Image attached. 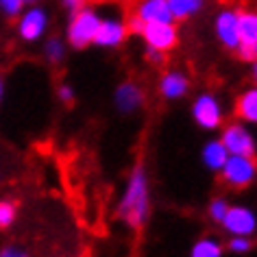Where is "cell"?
Wrapping results in <instances>:
<instances>
[{
  "label": "cell",
  "mask_w": 257,
  "mask_h": 257,
  "mask_svg": "<svg viewBox=\"0 0 257 257\" xmlns=\"http://www.w3.org/2000/svg\"><path fill=\"white\" fill-rule=\"evenodd\" d=\"M151 214H153L151 177L144 162H136L124 181V190H122L118 207H115V218L124 224V229L140 233L149 224Z\"/></svg>",
  "instance_id": "cell-1"
},
{
  "label": "cell",
  "mask_w": 257,
  "mask_h": 257,
  "mask_svg": "<svg viewBox=\"0 0 257 257\" xmlns=\"http://www.w3.org/2000/svg\"><path fill=\"white\" fill-rule=\"evenodd\" d=\"M190 115L194 124L203 131H220L222 124L227 122V109H224L222 98L216 92H198L192 98Z\"/></svg>",
  "instance_id": "cell-2"
},
{
  "label": "cell",
  "mask_w": 257,
  "mask_h": 257,
  "mask_svg": "<svg viewBox=\"0 0 257 257\" xmlns=\"http://www.w3.org/2000/svg\"><path fill=\"white\" fill-rule=\"evenodd\" d=\"M100 18L102 16L94 7H89V5L85 9H81L79 14L68 16L66 33H63V40H66L68 48L85 50L89 46H94V37H96V31H98Z\"/></svg>",
  "instance_id": "cell-3"
},
{
  "label": "cell",
  "mask_w": 257,
  "mask_h": 257,
  "mask_svg": "<svg viewBox=\"0 0 257 257\" xmlns=\"http://www.w3.org/2000/svg\"><path fill=\"white\" fill-rule=\"evenodd\" d=\"M14 22H16L18 40L22 44H29V46L40 44L48 35V29H50V16L40 3L27 5Z\"/></svg>",
  "instance_id": "cell-4"
},
{
  "label": "cell",
  "mask_w": 257,
  "mask_h": 257,
  "mask_svg": "<svg viewBox=\"0 0 257 257\" xmlns=\"http://www.w3.org/2000/svg\"><path fill=\"white\" fill-rule=\"evenodd\" d=\"M218 140L222 142L229 155H242V157L257 155V138H255L253 128L240 120L224 122Z\"/></svg>",
  "instance_id": "cell-5"
},
{
  "label": "cell",
  "mask_w": 257,
  "mask_h": 257,
  "mask_svg": "<svg viewBox=\"0 0 257 257\" xmlns=\"http://www.w3.org/2000/svg\"><path fill=\"white\" fill-rule=\"evenodd\" d=\"M220 181L231 190H246L257 181V157L229 155L220 168Z\"/></svg>",
  "instance_id": "cell-6"
},
{
  "label": "cell",
  "mask_w": 257,
  "mask_h": 257,
  "mask_svg": "<svg viewBox=\"0 0 257 257\" xmlns=\"http://www.w3.org/2000/svg\"><path fill=\"white\" fill-rule=\"evenodd\" d=\"M214 37L227 53H235L240 46V7L233 5H224L216 11L214 16Z\"/></svg>",
  "instance_id": "cell-7"
},
{
  "label": "cell",
  "mask_w": 257,
  "mask_h": 257,
  "mask_svg": "<svg viewBox=\"0 0 257 257\" xmlns=\"http://www.w3.org/2000/svg\"><path fill=\"white\" fill-rule=\"evenodd\" d=\"M138 37L144 42V48L159 50L168 55L179 46V27L177 22H153L140 29Z\"/></svg>",
  "instance_id": "cell-8"
},
{
  "label": "cell",
  "mask_w": 257,
  "mask_h": 257,
  "mask_svg": "<svg viewBox=\"0 0 257 257\" xmlns=\"http://www.w3.org/2000/svg\"><path fill=\"white\" fill-rule=\"evenodd\" d=\"M222 231L229 237H255L257 233V214L253 211V207L242 203H231L227 214H224L222 222H220Z\"/></svg>",
  "instance_id": "cell-9"
},
{
  "label": "cell",
  "mask_w": 257,
  "mask_h": 257,
  "mask_svg": "<svg viewBox=\"0 0 257 257\" xmlns=\"http://www.w3.org/2000/svg\"><path fill=\"white\" fill-rule=\"evenodd\" d=\"M146 102V92L144 87L136 81H122L113 89V107L115 111L122 115H133L142 111Z\"/></svg>",
  "instance_id": "cell-10"
},
{
  "label": "cell",
  "mask_w": 257,
  "mask_h": 257,
  "mask_svg": "<svg viewBox=\"0 0 257 257\" xmlns=\"http://www.w3.org/2000/svg\"><path fill=\"white\" fill-rule=\"evenodd\" d=\"M190 87H192V79L188 76V72H183V70H179V68H168L159 74L157 92L168 102L183 100L185 96L190 94Z\"/></svg>",
  "instance_id": "cell-11"
},
{
  "label": "cell",
  "mask_w": 257,
  "mask_h": 257,
  "mask_svg": "<svg viewBox=\"0 0 257 257\" xmlns=\"http://www.w3.org/2000/svg\"><path fill=\"white\" fill-rule=\"evenodd\" d=\"M128 37V29H126V20L122 18H100L98 31L94 37V46H98L102 50H113L120 48Z\"/></svg>",
  "instance_id": "cell-12"
},
{
  "label": "cell",
  "mask_w": 257,
  "mask_h": 257,
  "mask_svg": "<svg viewBox=\"0 0 257 257\" xmlns=\"http://www.w3.org/2000/svg\"><path fill=\"white\" fill-rule=\"evenodd\" d=\"M133 18H138L142 24L153 22H175L168 7V0H138L131 11Z\"/></svg>",
  "instance_id": "cell-13"
},
{
  "label": "cell",
  "mask_w": 257,
  "mask_h": 257,
  "mask_svg": "<svg viewBox=\"0 0 257 257\" xmlns=\"http://www.w3.org/2000/svg\"><path fill=\"white\" fill-rule=\"evenodd\" d=\"M233 115L244 124L257 126V85L250 83L248 87L237 92L233 100Z\"/></svg>",
  "instance_id": "cell-14"
},
{
  "label": "cell",
  "mask_w": 257,
  "mask_h": 257,
  "mask_svg": "<svg viewBox=\"0 0 257 257\" xmlns=\"http://www.w3.org/2000/svg\"><path fill=\"white\" fill-rule=\"evenodd\" d=\"M227 157H229V153H227V149H224L222 142L218 138L207 140V142L203 144V149H201V162H203V166L209 172H216V175L220 172L224 162H227Z\"/></svg>",
  "instance_id": "cell-15"
},
{
  "label": "cell",
  "mask_w": 257,
  "mask_h": 257,
  "mask_svg": "<svg viewBox=\"0 0 257 257\" xmlns=\"http://www.w3.org/2000/svg\"><path fill=\"white\" fill-rule=\"evenodd\" d=\"M42 57L48 66H61L68 57V44L59 35H46L42 40Z\"/></svg>",
  "instance_id": "cell-16"
},
{
  "label": "cell",
  "mask_w": 257,
  "mask_h": 257,
  "mask_svg": "<svg viewBox=\"0 0 257 257\" xmlns=\"http://www.w3.org/2000/svg\"><path fill=\"white\" fill-rule=\"evenodd\" d=\"M205 5H207V0H168L172 20L177 24L194 20L196 16H201L205 11Z\"/></svg>",
  "instance_id": "cell-17"
},
{
  "label": "cell",
  "mask_w": 257,
  "mask_h": 257,
  "mask_svg": "<svg viewBox=\"0 0 257 257\" xmlns=\"http://www.w3.org/2000/svg\"><path fill=\"white\" fill-rule=\"evenodd\" d=\"M240 46L257 48V9H240Z\"/></svg>",
  "instance_id": "cell-18"
},
{
  "label": "cell",
  "mask_w": 257,
  "mask_h": 257,
  "mask_svg": "<svg viewBox=\"0 0 257 257\" xmlns=\"http://www.w3.org/2000/svg\"><path fill=\"white\" fill-rule=\"evenodd\" d=\"M190 257H224V244L214 235H201L190 246Z\"/></svg>",
  "instance_id": "cell-19"
},
{
  "label": "cell",
  "mask_w": 257,
  "mask_h": 257,
  "mask_svg": "<svg viewBox=\"0 0 257 257\" xmlns=\"http://www.w3.org/2000/svg\"><path fill=\"white\" fill-rule=\"evenodd\" d=\"M20 205L9 196H0V231H9L18 222Z\"/></svg>",
  "instance_id": "cell-20"
},
{
  "label": "cell",
  "mask_w": 257,
  "mask_h": 257,
  "mask_svg": "<svg viewBox=\"0 0 257 257\" xmlns=\"http://www.w3.org/2000/svg\"><path fill=\"white\" fill-rule=\"evenodd\" d=\"M229 198L227 196H214L211 201L207 203V218L214 224H220L222 222V218L224 214H227V209H229Z\"/></svg>",
  "instance_id": "cell-21"
},
{
  "label": "cell",
  "mask_w": 257,
  "mask_h": 257,
  "mask_svg": "<svg viewBox=\"0 0 257 257\" xmlns=\"http://www.w3.org/2000/svg\"><path fill=\"white\" fill-rule=\"evenodd\" d=\"M253 246H255L253 237L235 235V237H229V242H227V250H229V253H233V255H246V253L253 250Z\"/></svg>",
  "instance_id": "cell-22"
},
{
  "label": "cell",
  "mask_w": 257,
  "mask_h": 257,
  "mask_svg": "<svg viewBox=\"0 0 257 257\" xmlns=\"http://www.w3.org/2000/svg\"><path fill=\"white\" fill-rule=\"evenodd\" d=\"M24 7H27L24 0H0V16L7 18V20H16Z\"/></svg>",
  "instance_id": "cell-23"
},
{
  "label": "cell",
  "mask_w": 257,
  "mask_h": 257,
  "mask_svg": "<svg viewBox=\"0 0 257 257\" xmlns=\"http://www.w3.org/2000/svg\"><path fill=\"white\" fill-rule=\"evenodd\" d=\"M55 94H57V100H59L61 105H72L76 100V89L70 85V83H59Z\"/></svg>",
  "instance_id": "cell-24"
},
{
  "label": "cell",
  "mask_w": 257,
  "mask_h": 257,
  "mask_svg": "<svg viewBox=\"0 0 257 257\" xmlns=\"http://www.w3.org/2000/svg\"><path fill=\"white\" fill-rule=\"evenodd\" d=\"M0 257H31V253L22 246V244L9 242V244H3V246H0Z\"/></svg>",
  "instance_id": "cell-25"
},
{
  "label": "cell",
  "mask_w": 257,
  "mask_h": 257,
  "mask_svg": "<svg viewBox=\"0 0 257 257\" xmlns=\"http://www.w3.org/2000/svg\"><path fill=\"white\" fill-rule=\"evenodd\" d=\"M59 3H61V9L66 11L68 16H74V14H79L81 9L87 7L89 0H59Z\"/></svg>",
  "instance_id": "cell-26"
},
{
  "label": "cell",
  "mask_w": 257,
  "mask_h": 257,
  "mask_svg": "<svg viewBox=\"0 0 257 257\" xmlns=\"http://www.w3.org/2000/svg\"><path fill=\"white\" fill-rule=\"evenodd\" d=\"M235 55H237V59H240L242 63H248V66L253 61H257V48H250V46H237Z\"/></svg>",
  "instance_id": "cell-27"
},
{
  "label": "cell",
  "mask_w": 257,
  "mask_h": 257,
  "mask_svg": "<svg viewBox=\"0 0 257 257\" xmlns=\"http://www.w3.org/2000/svg\"><path fill=\"white\" fill-rule=\"evenodd\" d=\"M144 55H146V61H149L151 66H155V68L166 66V61H168V55L159 53V50H149V48H146Z\"/></svg>",
  "instance_id": "cell-28"
},
{
  "label": "cell",
  "mask_w": 257,
  "mask_h": 257,
  "mask_svg": "<svg viewBox=\"0 0 257 257\" xmlns=\"http://www.w3.org/2000/svg\"><path fill=\"white\" fill-rule=\"evenodd\" d=\"M250 81H253V85H257V61L250 63Z\"/></svg>",
  "instance_id": "cell-29"
},
{
  "label": "cell",
  "mask_w": 257,
  "mask_h": 257,
  "mask_svg": "<svg viewBox=\"0 0 257 257\" xmlns=\"http://www.w3.org/2000/svg\"><path fill=\"white\" fill-rule=\"evenodd\" d=\"M5 94H7V85H5V79L0 76V105H3V100H5Z\"/></svg>",
  "instance_id": "cell-30"
},
{
  "label": "cell",
  "mask_w": 257,
  "mask_h": 257,
  "mask_svg": "<svg viewBox=\"0 0 257 257\" xmlns=\"http://www.w3.org/2000/svg\"><path fill=\"white\" fill-rule=\"evenodd\" d=\"M27 5H35V3H40V0H24Z\"/></svg>",
  "instance_id": "cell-31"
},
{
  "label": "cell",
  "mask_w": 257,
  "mask_h": 257,
  "mask_svg": "<svg viewBox=\"0 0 257 257\" xmlns=\"http://www.w3.org/2000/svg\"><path fill=\"white\" fill-rule=\"evenodd\" d=\"M0 183H3V170H0Z\"/></svg>",
  "instance_id": "cell-32"
}]
</instances>
